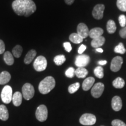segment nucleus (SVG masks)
I'll list each match as a JSON object with an SVG mask.
<instances>
[{
  "mask_svg": "<svg viewBox=\"0 0 126 126\" xmlns=\"http://www.w3.org/2000/svg\"><path fill=\"white\" fill-rule=\"evenodd\" d=\"M11 76L8 72L4 71L0 74V85H4L9 82Z\"/></svg>",
  "mask_w": 126,
  "mask_h": 126,
  "instance_id": "19",
  "label": "nucleus"
},
{
  "mask_svg": "<svg viewBox=\"0 0 126 126\" xmlns=\"http://www.w3.org/2000/svg\"><path fill=\"white\" fill-rule=\"evenodd\" d=\"M9 118V112L7 107L4 105H0V119L2 121H7Z\"/></svg>",
  "mask_w": 126,
  "mask_h": 126,
  "instance_id": "20",
  "label": "nucleus"
},
{
  "mask_svg": "<svg viewBox=\"0 0 126 126\" xmlns=\"http://www.w3.org/2000/svg\"><path fill=\"white\" fill-rule=\"evenodd\" d=\"M56 86V81L53 77H46L39 85V91L42 94H47L54 89Z\"/></svg>",
  "mask_w": 126,
  "mask_h": 126,
  "instance_id": "1",
  "label": "nucleus"
},
{
  "mask_svg": "<svg viewBox=\"0 0 126 126\" xmlns=\"http://www.w3.org/2000/svg\"><path fill=\"white\" fill-rule=\"evenodd\" d=\"M96 117L90 113H85L82 115L79 119L80 123L84 126H92L96 123Z\"/></svg>",
  "mask_w": 126,
  "mask_h": 126,
  "instance_id": "4",
  "label": "nucleus"
},
{
  "mask_svg": "<svg viewBox=\"0 0 126 126\" xmlns=\"http://www.w3.org/2000/svg\"><path fill=\"white\" fill-rule=\"evenodd\" d=\"M12 9L16 15L24 16V2L23 0H15L12 4Z\"/></svg>",
  "mask_w": 126,
  "mask_h": 126,
  "instance_id": "8",
  "label": "nucleus"
},
{
  "mask_svg": "<svg viewBox=\"0 0 126 126\" xmlns=\"http://www.w3.org/2000/svg\"><path fill=\"white\" fill-rule=\"evenodd\" d=\"M114 51L115 53H119V54H123L126 52V50L124 47L123 44L122 43H120L117 46L115 47Z\"/></svg>",
  "mask_w": 126,
  "mask_h": 126,
  "instance_id": "30",
  "label": "nucleus"
},
{
  "mask_svg": "<svg viewBox=\"0 0 126 126\" xmlns=\"http://www.w3.org/2000/svg\"><path fill=\"white\" fill-rule=\"evenodd\" d=\"M74 1L75 0H65V2L67 5H72V4H73V2H74Z\"/></svg>",
  "mask_w": 126,
  "mask_h": 126,
  "instance_id": "40",
  "label": "nucleus"
},
{
  "mask_svg": "<svg viewBox=\"0 0 126 126\" xmlns=\"http://www.w3.org/2000/svg\"><path fill=\"white\" fill-rule=\"evenodd\" d=\"M80 87V84L79 83L76 82L75 83H73V84L69 86L68 87V92L70 94H74V93L76 92L78 90L79 88Z\"/></svg>",
  "mask_w": 126,
  "mask_h": 126,
  "instance_id": "32",
  "label": "nucleus"
},
{
  "mask_svg": "<svg viewBox=\"0 0 126 126\" xmlns=\"http://www.w3.org/2000/svg\"><path fill=\"white\" fill-rule=\"evenodd\" d=\"M12 101L14 106H19L22 101V94L19 92H16L12 96Z\"/></svg>",
  "mask_w": 126,
  "mask_h": 126,
  "instance_id": "17",
  "label": "nucleus"
},
{
  "mask_svg": "<svg viewBox=\"0 0 126 126\" xmlns=\"http://www.w3.org/2000/svg\"><path fill=\"white\" fill-rule=\"evenodd\" d=\"M86 48V47L85 45H81V46L79 47L78 50V52L79 54H82L83 52L85 51Z\"/></svg>",
  "mask_w": 126,
  "mask_h": 126,
  "instance_id": "39",
  "label": "nucleus"
},
{
  "mask_svg": "<svg viewBox=\"0 0 126 126\" xmlns=\"http://www.w3.org/2000/svg\"><path fill=\"white\" fill-rule=\"evenodd\" d=\"M48 116V110L47 107L44 105H41L37 108L36 111V117L39 122L46 121Z\"/></svg>",
  "mask_w": 126,
  "mask_h": 126,
  "instance_id": "5",
  "label": "nucleus"
},
{
  "mask_svg": "<svg viewBox=\"0 0 126 126\" xmlns=\"http://www.w3.org/2000/svg\"><path fill=\"white\" fill-rule=\"evenodd\" d=\"M103 30L100 28H94L89 31V36L91 38L95 39L100 37L103 34Z\"/></svg>",
  "mask_w": 126,
  "mask_h": 126,
  "instance_id": "16",
  "label": "nucleus"
},
{
  "mask_svg": "<svg viewBox=\"0 0 126 126\" xmlns=\"http://www.w3.org/2000/svg\"><path fill=\"white\" fill-rule=\"evenodd\" d=\"M75 70L73 67H70L67 69V71H65V74L66 77L68 78H72L74 77L75 75Z\"/></svg>",
  "mask_w": 126,
  "mask_h": 126,
  "instance_id": "33",
  "label": "nucleus"
},
{
  "mask_svg": "<svg viewBox=\"0 0 126 126\" xmlns=\"http://www.w3.org/2000/svg\"><path fill=\"white\" fill-rule=\"evenodd\" d=\"M94 81H95V79H94V78H93V77H90L86 78L83 81L82 83L83 90L85 91H87L88 90H89V89L92 87L93 85H94Z\"/></svg>",
  "mask_w": 126,
  "mask_h": 126,
  "instance_id": "15",
  "label": "nucleus"
},
{
  "mask_svg": "<svg viewBox=\"0 0 126 126\" xmlns=\"http://www.w3.org/2000/svg\"><path fill=\"white\" fill-rule=\"evenodd\" d=\"M47 66V60L43 56L37 57L34 61L33 67L36 71L41 72L45 70Z\"/></svg>",
  "mask_w": 126,
  "mask_h": 126,
  "instance_id": "3",
  "label": "nucleus"
},
{
  "mask_svg": "<svg viewBox=\"0 0 126 126\" xmlns=\"http://www.w3.org/2000/svg\"><path fill=\"white\" fill-rule=\"evenodd\" d=\"M98 64L100 65H106V64H107V61H106V60H100L98 62Z\"/></svg>",
  "mask_w": 126,
  "mask_h": 126,
  "instance_id": "41",
  "label": "nucleus"
},
{
  "mask_svg": "<svg viewBox=\"0 0 126 126\" xmlns=\"http://www.w3.org/2000/svg\"><path fill=\"white\" fill-rule=\"evenodd\" d=\"M96 51L97 52H99V53H103V50L102 49V48H96Z\"/></svg>",
  "mask_w": 126,
  "mask_h": 126,
  "instance_id": "42",
  "label": "nucleus"
},
{
  "mask_svg": "<svg viewBox=\"0 0 126 126\" xmlns=\"http://www.w3.org/2000/svg\"><path fill=\"white\" fill-rule=\"evenodd\" d=\"M123 63V58L120 56H116L113 58L110 65V70L113 72H117L120 70Z\"/></svg>",
  "mask_w": 126,
  "mask_h": 126,
  "instance_id": "12",
  "label": "nucleus"
},
{
  "mask_svg": "<svg viewBox=\"0 0 126 126\" xmlns=\"http://www.w3.org/2000/svg\"><path fill=\"white\" fill-rule=\"evenodd\" d=\"M119 34L120 36H121V37H122L123 39H126V26L120 30Z\"/></svg>",
  "mask_w": 126,
  "mask_h": 126,
  "instance_id": "38",
  "label": "nucleus"
},
{
  "mask_svg": "<svg viewBox=\"0 0 126 126\" xmlns=\"http://www.w3.org/2000/svg\"><path fill=\"white\" fill-rule=\"evenodd\" d=\"M112 84L114 88H117V89H121L125 85V82L123 78L120 77H117L113 81Z\"/></svg>",
  "mask_w": 126,
  "mask_h": 126,
  "instance_id": "25",
  "label": "nucleus"
},
{
  "mask_svg": "<svg viewBox=\"0 0 126 126\" xmlns=\"http://www.w3.org/2000/svg\"><path fill=\"white\" fill-rule=\"evenodd\" d=\"M112 126H126V124L120 120H114L111 122Z\"/></svg>",
  "mask_w": 126,
  "mask_h": 126,
  "instance_id": "35",
  "label": "nucleus"
},
{
  "mask_svg": "<svg viewBox=\"0 0 126 126\" xmlns=\"http://www.w3.org/2000/svg\"><path fill=\"white\" fill-rule=\"evenodd\" d=\"M104 89H105V85L103 83L101 82L95 83L91 89V94L92 96L95 98L100 97L103 94Z\"/></svg>",
  "mask_w": 126,
  "mask_h": 126,
  "instance_id": "10",
  "label": "nucleus"
},
{
  "mask_svg": "<svg viewBox=\"0 0 126 126\" xmlns=\"http://www.w3.org/2000/svg\"><path fill=\"white\" fill-rule=\"evenodd\" d=\"M94 74L96 77L98 78H102L104 77L103 68L100 66L96 67L94 70Z\"/></svg>",
  "mask_w": 126,
  "mask_h": 126,
  "instance_id": "29",
  "label": "nucleus"
},
{
  "mask_svg": "<svg viewBox=\"0 0 126 126\" xmlns=\"http://www.w3.org/2000/svg\"><path fill=\"white\" fill-rule=\"evenodd\" d=\"M5 50V46L4 42L0 39V54H3L4 53Z\"/></svg>",
  "mask_w": 126,
  "mask_h": 126,
  "instance_id": "37",
  "label": "nucleus"
},
{
  "mask_svg": "<svg viewBox=\"0 0 126 126\" xmlns=\"http://www.w3.org/2000/svg\"><path fill=\"white\" fill-rule=\"evenodd\" d=\"M88 74V70L84 67H78L75 71V75L79 78H85Z\"/></svg>",
  "mask_w": 126,
  "mask_h": 126,
  "instance_id": "22",
  "label": "nucleus"
},
{
  "mask_svg": "<svg viewBox=\"0 0 126 126\" xmlns=\"http://www.w3.org/2000/svg\"><path fill=\"white\" fill-rule=\"evenodd\" d=\"M24 2V16H29L36 10V6L32 0H23Z\"/></svg>",
  "mask_w": 126,
  "mask_h": 126,
  "instance_id": "7",
  "label": "nucleus"
},
{
  "mask_svg": "<svg viewBox=\"0 0 126 126\" xmlns=\"http://www.w3.org/2000/svg\"><path fill=\"white\" fill-rule=\"evenodd\" d=\"M63 46H64V47L65 48L66 51L68 52V53H70L72 50L71 45L69 42H65V43H64V44H63Z\"/></svg>",
  "mask_w": 126,
  "mask_h": 126,
  "instance_id": "36",
  "label": "nucleus"
},
{
  "mask_svg": "<svg viewBox=\"0 0 126 126\" xmlns=\"http://www.w3.org/2000/svg\"><path fill=\"white\" fill-rule=\"evenodd\" d=\"M105 43V39L103 36H100L97 38L94 39L91 42V46L94 48H99V47L103 46Z\"/></svg>",
  "mask_w": 126,
  "mask_h": 126,
  "instance_id": "18",
  "label": "nucleus"
},
{
  "mask_svg": "<svg viewBox=\"0 0 126 126\" xmlns=\"http://www.w3.org/2000/svg\"><path fill=\"white\" fill-rule=\"evenodd\" d=\"M116 5L120 10L126 12V0H117Z\"/></svg>",
  "mask_w": 126,
  "mask_h": 126,
  "instance_id": "31",
  "label": "nucleus"
},
{
  "mask_svg": "<svg viewBox=\"0 0 126 126\" xmlns=\"http://www.w3.org/2000/svg\"><path fill=\"white\" fill-rule=\"evenodd\" d=\"M69 39H70L71 42L75 44L81 43V42H83V39L81 36H79L78 33H74L70 34Z\"/></svg>",
  "mask_w": 126,
  "mask_h": 126,
  "instance_id": "23",
  "label": "nucleus"
},
{
  "mask_svg": "<svg viewBox=\"0 0 126 126\" xmlns=\"http://www.w3.org/2000/svg\"><path fill=\"white\" fill-rule=\"evenodd\" d=\"M4 60L5 63L8 65H12L14 63V57L9 51H6L4 53Z\"/></svg>",
  "mask_w": 126,
  "mask_h": 126,
  "instance_id": "24",
  "label": "nucleus"
},
{
  "mask_svg": "<svg viewBox=\"0 0 126 126\" xmlns=\"http://www.w3.org/2000/svg\"><path fill=\"white\" fill-rule=\"evenodd\" d=\"M12 89L9 85H6L3 88L1 94V97L2 101L4 103L9 104L12 101Z\"/></svg>",
  "mask_w": 126,
  "mask_h": 126,
  "instance_id": "2",
  "label": "nucleus"
},
{
  "mask_svg": "<svg viewBox=\"0 0 126 126\" xmlns=\"http://www.w3.org/2000/svg\"><path fill=\"white\" fill-rule=\"evenodd\" d=\"M105 7L103 4H97L94 7L92 11V16L94 19L100 20L103 18V12Z\"/></svg>",
  "mask_w": 126,
  "mask_h": 126,
  "instance_id": "11",
  "label": "nucleus"
},
{
  "mask_svg": "<svg viewBox=\"0 0 126 126\" xmlns=\"http://www.w3.org/2000/svg\"><path fill=\"white\" fill-rule=\"evenodd\" d=\"M119 22L122 27H125L126 25V16L124 15H121L119 17Z\"/></svg>",
  "mask_w": 126,
  "mask_h": 126,
  "instance_id": "34",
  "label": "nucleus"
},
{
  "mask_svg": "<svg viewBox=\"0 0 126 126\" xmlns=\"http://www.w3.org/2000/svg\"><path fill=\"white\" fill-rule=\"evenodd\" d=\"M89 31L88 26L83 23H80L77 26V33L81 36L83 39L86 38L89 36Z\"/></svg>",
  "mask_w": 126,
  "mask_h": 126,
  "instance_id": "13",
  "label": "nucleus"
},
{
  "mask_svg": "<svg viewBox=\"0 0 126 126\" xmlns=\"http://www.w3.org/2000/svg\"><path fill=\"white\" fill-rule=\"evenodd\" d=\"M22 91L23 96L26 100H29L34 96V89L32 85H31V83H25L23 86Z\"/></svg>",
  "mask_w": 126,
  "mask_h": 126,
  "instance_id": "6",
  "label": "nucleus"
},
{
  "mask_svg": "<svg viewBox=\"0 0 126 126\" xmlns=\"http://www.w3.org/2000/svg\"><path fill=\"white\" fill-rule=\"evenodd\" d=\"M66 60L64 55H58L54 58V62L57 65H61Z\"/></svg>",
  "mask_w": 126,
  "mask_h": 126,
  "instance_id": "27",
  "label": "nucleus"
},
{
  "mask_svg": "<svg viewBox=\"0 0 126 126\" xmlns=\"http://www.w3.org/2000/svg\"><path fill=\"white\" fill-rule=\"evenodd\" d=\"M90 57L86 54H79L77 56L75 59V65L78 67H85L89 64Z\"/></svg>",
  "mask_w": 126,
  "mask_h": 126,
  "instance_id": "9",
  "label": "nucleus"
},
{
  "mask_svg": "<svg viewBox=\"0 0 126 126\" xmlns=\"http://www.w3.org/2000/svg\"><path fill=\"white\" fill-rule=\"evenodd\" d=\"M22 47L20 46V45H16L14 47L12 50V53L14 56L16 58H19L21 56L22 53Z\"/></svg>",
  "mask_w": 126,
  "mask_h": 126,
  "instance_id": "28",
  "label": "nucleus"
},
{
  "mask_svg": "<svg viewBox=\"0 0 126 126\" xmlns=\"http://www.w3.org/2000/svg\"><path fill=\"white\" fill-rule=\"evenodd\" d=\"M122 99L118 96H115L111 100V107L114 111H119L122 108Z\"/></svg>",
  "mask_w": 126,
  "mask_h": 126,
  "instance_id": "14",
  "label": "nucleus"
},
{
  "mask_svg": "<svg viewBox=\"0 0 126 126\" xmlns=\"http://www.w3.org/2000/svg\"><path fill=\"white\" fill-rule=\"evenodd\" d=\"M107 31L110 34L114 33L116 31V23L113 20H109L107 23Z\"/></svg>",
  "mask_w": 126,
  "mask_h": 126,
  "instance_id": "26",
  "label": "nucleus"
},
{
  "mask_svg": "<svg viewBox=\"0 0 126 126\" xmlns=\"http://www.w3.org/2000/svg\"><path fill=\"white\" fill-rule=\"evenodd\" d=\"M36 56V51L35 50L32 49L28 53L26 54L24 59V63L26 64H29L34 59Z\"/></svg>",
  "mask_w": 126,
  "mask_h": 126,
  "instance_id": "21",
  "label": "nucleus"
},
{
  "mask_svg": "<svg viewBox=\"0 0 126 126\" xmlns=\"http://www.w3.org/2000/svg\"></svg>",
  "mask_w": 126,
  "mask_h": 126,
  "instance_id": "43",
  "label": "nucleus"
}]
</instances>
